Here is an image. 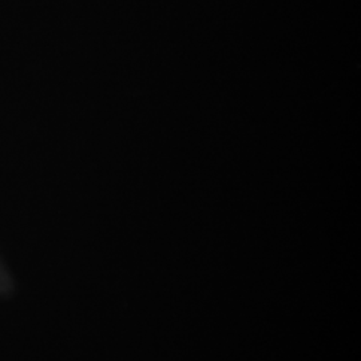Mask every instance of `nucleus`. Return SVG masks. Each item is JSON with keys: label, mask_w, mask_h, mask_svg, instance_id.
Instances as JSON below:
<instances>
[]
</instances>
